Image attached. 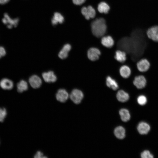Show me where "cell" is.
I'll return each instance as SVG.
<instances>
[{
  "instance_id": "6da1fadb",
  "label": "cell",
  "mask_w": 158,
  "mask_h": 158,
  "mask_svg": "<svg viewBox=\"0 0 158 158\" xmlns=\"http://www.w3.org/2000/svg\"><path fill=\"white\" fill-rule=\"evenodd\" d=\"M91 30L94 36L100 37L106 33L107 26L105 20L103 18L96 19L91 24Z\"/></svg>"
},
{
  "instance_id": "7a4b0ae2",
  "label": "cell",
  "mask_w": 158,
  "mask_h": 158,
  "mask_svg": "<svg viewBox=\"0 0 158 158\" xmlns=\"http://www.w3.org/2000/svg\"><path fill=\"white\" fill-rule=\"evenodd\" d=\"M133 83L137 89L141 90L145 87L147 81L145 77L143 75L140 74L135 77Z\"/></svg>"
},
{
  "instance_id": "3957f363",
  "label": "cell",
  "mask_w": 158,
  "mask_h": 158,
  "mask_svg": "<svg viewBox=\"0 0 158 158\" xmlns=\"http://www.w3.org/2000/svg\"><path fill=\"white\" fill-rule=\"evenodd\" d=\"M150 66V62L147 59L145 58L140 59L136 63L137 68L138 70L141 73L148 71Z\"/></svg>"
},
{
  "instance_id": "277c9868",
  "label": "cell",
  "mask_w": 158,
  "mask_h": 158,
  "mask_svg": "<svg viewBox=\"0 0 158 158\" xmlns=\"http://www.w3.org/2000/svg\"><path fill=\"white\" fill-rule=\"evenodd\" d=\"M19 21V19L18 18H11L7 13L4 14V17L2 20V22L4 24L7 25V27L8 29H11L13 27H16Z\"/></svg>"
},
{
  "instance_id": "5b68a950",
  "label": "cell",
  "mask_w": 158,
  "mask_h": 158,
  "mask_svg": "<svg viewBox=\"0 0 158 158\" xmlns=\"http://www.w3.org/2000/svg\"><path fill=\"white\" fill-rule=\"evenodd\" d=\"M83 96V92L80 90L76 89L73 90L70 95L71 99L76 104L80 103Z\"/></svg>"
},
{
  "instance_id": "8992f818",
  "label": "cell",
  "mask_w": 158,
  "mask_h": 158,
  "mask_svg": "<svg viewBox=\"0 0 158 158\" xmlns=\"http://www.w3.org/2000/svg\"><path fill=\"white\" fill-rule=\"evenodd\" d=\"M81 13L85 18L87 20L91 18H94L96 13L95 10L91 6H89L87 7H83L81 9Z\"/></svg>"
},
{
  "instance_id": "52a82bcc",
  "label": "cell",
  "mask_w": 158,
  "mask_h": 158,
  "mask_svg": "<svg viewBox=\"0 0 158 158\" xmlns=\"http://www.w3.org/2000/svg\"><path fill=\"white\" fill-rule=\"evenodd\" d=\"M146 35L149 39L158 42V26H153L149 28L147 31Z\"/></svg>"
},
{
  "instance_id": "ba28073f",
  "label": "cell",
  "mask_w": 158,
  "mask_h": 158,
  "mask_svg": "<svg viewBox=\"0 0 158 158\" xmlns=\"http://www.w3.org/2000/svg\"><path fill=\"white\" fill-rule=\"evenodd\" d=\"M101 54L100 51L97 48L92 47L88 50L87 56L90 60L94 61L98 60Z\"/></svg>"
},
{
  "instance_id": "9c48e42d",
  "label": "cell",
  "mask_w": 158,
  "mask_h": 158,
  "mask_svg": "<svg viewBox=\"0 0 158 158\" xmlns=\"http://www.w3.org/2000/svg\"><path fill=\"white\" fill-rule=\"evenodd\" d=\"M69 94L67 91L64 89H59L56 95V99L59 102L64 103L68 99Z\"/></svg>"
},
{
  "instance_id": "30bf717a",
  "label": "cell",
  "mask_w": 158,
  "mask_h": 158,
  "mask_svg": "<svg viewBox=\"0 0 158 158\" xmlns=\"http://www.w3.org/2000/svg\"><path fill=\"white\" fill-rule=\"evenodd\" d=\"M29 82L31 86L34 89L39 88L42 84V80L41 78L35 75H33L30 77Z\"/></svg>"
},
{
  "instance_id": "8fae6325",
  "label": "cell",
  "mask_w": 158,
  "mask_h": 158,
  "mask_svg": "<svg viewBox=\"0 0 158 158\" xmlns=\"http://www.w3.org/2000/svg\"><path fill=\"white\" fill-rule=\"evenodd\" d=\"M42 76L44 81L48 83H54L57 79L56 76L52 71L43 72Z\"/></svg>"
},
{
  "instance_id": "7c38bea8",
  "label": "cell",
  "mask_w": 158,
  "mask_h": 158,
  "mask_svg": "<svg viewBox=\"0 0 158 158\" xmlns=\"http://www.w3.org/2000/svg\"><path fill=\"white\" fill-rule=\"evenodd\" d=\"M137 130L141 135L147 134L150 129V125L147 123L141 121L140 122L137 127Z\"/></svg>"
},
{
  "instance_id": "4fadbf2b",
  "label": "cell",
  "mask_w": 158,
  "mask_h": 158,
  "mask_svg": "<svg viewBox=\"0 0 158 158\" xmlns=\"http://www.w3.org/2000/svg\"><path fill=\"white\" fill-rule=\"evenodd\" d=\"M119 73L121 75L123 78L127 79L129 78L131 75V69L129 66L124 65L120 67Z\"/></svg>"
},
{
  "instance_id": "5bb4252c",
  "label": "cell",
  "mask_w": 158,
  "mask_h": 158,
  "mask_svg": "<svg viewBox=\"0 0 158 158\" xmlns=\"http://www.w3.org/2000/svg\"><path fill=\"white\" fill-rule=\"evenodd\" d=\"M13 83L11 80L7 78H4L0 81V86L5 90H11L13 87Z\"/></svg>"
},
{
  "instance_id": "9a60e30c",
  "label": "cell",
  "mask_w": 158,
  "mask_h": 158,
  "mask_svg": "<svg viewBox=\"0 0 158 158\" xmlns=\"http://www.w3.org/2000/svg\"><path fill=\"white\" fill-rule=\"evenodd\" d=\"M71 48V46L69 44H65L59 53V57L61 59L67 58L68 56V52Z\"/></svg>"
},
{
  "instance_id": "2e32d148",
  "label": "cell",
  "mask_w": 158,
  "mask_h": 158,
  "mask_svg": "<svg viewBox=\"0 0 158 158\" xmlns=\"http://www.w3.org/2000/svg\"><path fill=\"white\" fill-rule=\"evenodd\" d=\"M129 94L123 90L118 91L116 94V98L118 100L121 102H124L127 101L129 99Z\"/></svg>"
},
{
  "instance_id": "e0dca14e",
  "label": "cell",
  "mask_w": 158,
  "mask_h": 158,
  "mask_svg": "<svg viewBox=\"0 0 158 158\" xmlns=\"http://www.w3.org/2000/svg\"><path fill=\"white\" fill-rule=\"evenodd\" d=\"M101 43L105 47L110 48L114 45V41L112 37L109 35L103 37L101 39Z\"/></svg>"
},
{
  "instance_id": "ac0fdd59",
  "label": "cell",
  "mask_w": 158,
  "mask_h": 158,
  "mask_svg": "<svg viewBox=\"0 0 158 158\" xmlns=\"http://www.w3.org/2000/svg\"><path fill=\"white\" fill-rule=\"evenodd\" d=\"M107 85L109 88L113 90H116L119 87L118 85L117 82L114 79L109 76H107L106 79Z\"/></svg>"
},
{
  "instance_id": "d6986e66",
  "label": "cell",
  "mask_w": 158,
  "mask_h": 158,
  "mask_svg": "<svg viewBox=\"0 0 158 158\" xmlns=\"http://www.w3.org/2000/svg\"><path fill=\"white\" fill-rule=\"evenodd\" d=\"M64 21V18L63 16L59 12H55L54 13L51 21L52 24L55 25L58 23H62Z\"/></svg>"
},
{
  "instance_id": "ffe728a7",
  "label": "cell",
  "mask_w": 158,
  "mask_h": 158,
  "mask_svg": "<svg viewBox=\"0 0 158 158\" xmlns=\"http://www.w3.org/2000/svg\"><path fill=\"white\" fill-rule=\"evenodd\" d=\"M114 57L118 61L122 63L124 62L127 59L126 53L119 50L116 51Z\"/></svg>"
},
{
  "instance_id": "44dd1931",
  "label": "cell",
  "mask_w": 158,
  "mask_h": 158,
  "mask_svg": "<svg viewBox=\"0 0 158 158\" xmlns=\"http://www.w3.org/2000/svg\"><path fill=\"white\" fill-rule=\"evenodd\" d=\"M125 130L121 126L116 127L114 129V133L116 137L120 139H123L125 136Z\"/></svg>"
},
{
  "instance_id": "7402d4cb",
  "label": "cell",
  "mask_w": 158,
  "mask_h": 158,
  "mask_svg": "<svg viewBox=\"0 0 158 158\" xmlns=\"http://www.w3.org/2000/svg\"><path fill=\"white\" fill-rule=\"evenodd\" d=\"M110 9L109 6L104 2H101L98 5L97 10L101 13L107 14L108 13Z\"/></svg>"
},
{
  "instance_id": "603a6c76",
  "label": "cell",
  "mask_w": 158,
  "mask_h": 158,
  "mask_svg": "<svg viewBox=\"0 0 158 158\" xmlns=\"http://www.w3.org/2000/svg\"><path fill=\"white\" fill-rule=\"evenodd\" d=\"M119 114L121 120L124 122H127L130 119V116L128 110L126 109H122L119 111Z\"/></svg>"
},
{
  "instance_id": "cb8c5ba5",
  "label": "cell",
  "mask_w": 158,
  "mask_h": 158,
  "mask_svg": "<svg viewBox=\"0 0 158 158\" xmlns=\"http://www.w3.org/2000/svg\"><path fill=\"white\" fill-rule=\"evenodd\" d=\"M17 90L18 92L22 93L28 90V85L27 83L24 80H21L17 83Z\"/></svg>"
},
{
  "instance_id": "d4e9b609",
  "label": "cell",
  "mask_w": 158,
  "mask_h": 158,
  "mask_svg": "<svg viewBox=\"0 0 158 158\" xmlns=\"http://www.w3.org/2000/svg\"><path fill=\"white\" fill-rule=\"evenodd\" d=\"M137 101L138 103L141 105L146 104L147 102V97L143 94H140L138 96Z\"/></svg>"
},
{
  "instance_id": "484cf974",
  "label": "cell",
  "mask_w": 158,
  "mask_h": 158,
  "mask_svg": "<svg viewBox=\"0 0 158 158\" xmlns=\"http://www.w3.org/2000/svg\"><path fill=\"white\" fill-rule=\"evenodd\" d=\"M141 157L142 158H152L153 155L148 150L143 151L140 154Z\"/></svg>"
},
{
  "instance_id": "4316f807",
  "label": "cell",
  "mask_w": 158,
  "mask_h": 158,
  "mask_svg": "<svg viewBox=\"0 0 158 158\" xmlns=\"http://www.w3.org/2000/svg\"><path fill=\"white\" fill-rule=\"evenodd\" d=\"M7 114L6 109L4 108H0V122H3Z\"/></svg>"
},
{
  "instance_id": "83f0119b",
  "label": "cell",
  "mask_w": 158,
  "mask_h": 158,
  "mask_svg": "<svg viewBox=\"0 0 158 158\" xmlns=\"http://www.w3.org/2000/svg\"><path fill=\"white\" fill-rule=\"evenodd\" d=\"M34 157L35 158H47L40 151H38L35 155Z\"/></svg>"
},
{
  "instance_id": "f1b7e54d",
  "label": "cell",
  "mask_w": 158,
  "mask_h": 158,
  "mask_svg": "<svg viewBox=\"0 0 158 158\" xmlns=\"http://www.w3.org/2000/svg\"><path fill=\"white\" fill-rule=\"evenodd\" d=\"M6 53L5 48L3 47L0 46V59L5 56Z\"/></svg>"
},
{
  "instance_id": "f546056e",
  "label": "cell",
  "mask_w": 158,
  "mask_h": 158,
  "mask_svg": "<svg viewBox=\"0 0 158 158\" xmlns=\"http://www.w3.org/2000/svg\"><path fill=\"white\" fill-rule=\"evenodd\" d=\"M86 0H72L73 3L77 5H80L84 3Z\"/></svg>"
},
{
  "instance_id": "4dcf8cb0",
  "label": "cell",
  "mask_w": 158,
  "mask_h": 158,
  "mask_svg": "<svg viewBox=\"0 0 158 158\" xmlns=\"http://www.w3.org/2000/svg\"><path fill=\"white\" fill-rule=\"evenodd\" d=\"M10 0H0V4L3 5L8 3Z\"/></svg>"
}]
</instances>
